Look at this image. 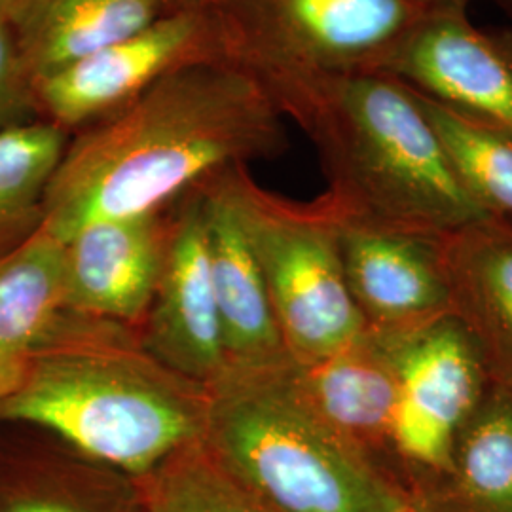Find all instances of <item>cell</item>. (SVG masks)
<instances>
[{
  "instance_id": "6da1fadb",
  "label": "cell",
  "mask_w": 512,
  "mask_h": 512,
  "mask_svg": "<svg viewBox=\"0 0 512 512\" xmlns=\"http://www.w3.org/2000/svg\"><path fill=\"white\" fill-rule=\"evenodd\" d=\"M283 118L264 84L226 57L165 74L71 135L46 190L44 228L65 241L93 220L165 211L226 167L281 156Z\"/></svg>"
},
{
  "instance_id": "7a4b0ae2",
  "label": "cell",
  "mask_w": 512,
  "mask_h": 512,
  "mask_svg": "<svg viewBox=\"0 0 512 512\" xmlns=\"http://www.w3.org/2000/svg\"><path fill=\"white\" fill-rule=\"evenodd\" d=\"M270 95L310 137L344 219L444 238L492 217L459 183L420 95L395 74L313 78Z\"/></svg>"
},
{
  "instance_id": "3957f363",
  "label": "cell",
  "mask_w": 512,
  "mask_h": 512,
  "mask_svg": "<svg viewBox=\"0 0 512 512\" xmlns=\"http://www.w3.org/2000/svg\"><path fill=\"white\" fill-rule=\"evenodd\" d=\"M209 389L162 365L139 332L67 311L0 401V421L31 423L129 478L203 437Z\"/></svg>"
},
{
  "instance_id": "277c9868",
  "label": "cell",
  "mask_w": 512,
  "mask_h": 512,
  "mask_svg": "<svg viewBox=\"0 0 512 512\" xmlns=\"http://www.w3.org/2000/svg\"><path fill=\"white\" fill-rule=\"evenodd\" d=\"M274 366H228L209 385L203 439L285 512H416L403 482L323 420Z\"/></svg>"
},
{
  "instance_id": "5b68a950",
  "label": "cell",
  "mask_w": 512,
  "mask_h": 512,
  "mask_svg": "<svg viewBox=\"0 0 512 512\" xmlns=\"http://www.w3.org/2000/svg\"><path fill=\"white\" fill-rule=\"evenodd\" d=\"M205 183L238 220L294 363L327 359L365 334L346 283L340 217L327 194L313 202L281 198L256 183L247 165L226 167Z\"/></svg>"
},
{
  "instance_id": "8992f818",
  "label": "cell",
  "mask_w": 512,
  "mask_h": 512,
  "mask_svg": "<svg viewBox=\"0 0 512 512\" xmlns=\"http://www.w3.org/2000/svg\"><path fill=\"white\" fill-rule=\"evenodd\" d=\"M433 8L418 0H228L215 14L226 59L279 86L387 73Z\"/></svg>"
},
{
  "instance_id": "52a82bcc",
  "label": "cell",
  "mask_w": 512,
  "mask_h": 512,
  "mask_svg": "<svg viewBox=\"0 0 512 512\" xmlns=\"http://www.w3.org/2000/svg\"><path fill=\"white\" fill-rule=\"evenodd\" d=\"M397 382L393 452L412 497L446 471L459 431L490 378L467 330L446 315L397 332Z\"/></svg>"
},
{
  "instance_id": "ba28073f",
  "label": "cell",
  "mask_w": 512,
  "mask_h": 512,
  "mask_svg": "<svg viewBox=\"0 0 512 512\" xmlns=\"http://www.w3.org/2000/svg\"><path fill=\"white\" fill-rule=\"evenodd\" d=\"M226 57L215 12L171 10L141 31L33 80L40 120L76 133L128 107L165 74Z\"/></svg>"
},
{
  "instance_id": "9c48e42d",
  "label": "cell",
  "mask_w": 512,
  "mask_h": 512,
  "mask_svg": "<svg viewBox=\"0 0 512 512\" xmlns=\"http://www.w3.org/2000/svg\"><path fill=\"white\" fill-rule=\"evenodd\" d=\"M387 73L512 137V27L476 25L467 6L433 8Z\"/></svg>"
},
{
  "instance_id": "30bf717a",
  "label": "cell",
  "mask_w": 512,
  "mask_h": 512,
  "mask_svg": "<svg viewBox=\"0 0 512 512\" xmlns=\"http://www.w3.org/2000/svg\"><path fill=\"white\" fill-rule=\"evenodd\" d=\"M169 213L164 266L139 338L162 365L209 387L226 372L228 361L200 190L186 192L169 207Z\"/></svg>"
},
{
  "instance_id": "8fae6325",
  "label": "cell",
  "mask_w": 512,
  "mask_h": 512,
  "mask_svg": "<svg viewBox=\"0 0 512 512\" xmlns=\"http://www.w3.org/2000/svg\"><path fill=\"white\" fill-rule=\"evenodd\" d=\"M169 228V209L78 228L63 241L65 310L139 332L164 266Z\"/></svg>"
},
{
  "instance_id": "7c38bea8",
  "label": "cell",
  "mask_w": 512,
  "mask_h": 512,
  "mask_svg": "<svg viewBox=\"0 0 512 512\" xmlns=\"http://www.w3.org/2000/svg\"><path fill=\"white\" fill-rule=\"evenodd\" d=\"M338 217L346 283L368 329L408 332L452 315L442 238Z\"/></svg>"
},
{
  "instance_id": "4fadbf2b",
  "label": "cell",
  "mask_w": 512,
  "mask_h": 512,
  "mask_svg": "<svg viewBox=\"0 0 512 512\" xmlns=\"http://www.w3.org/2000/svg\"><path fill=\"white\" fill-rule=\"evenodd\" d=\"M291 376L311 408L399 478L393 431L397 412V332L366 329L348 348ZM401 480V478H399Z\"/></svg>"
},
{
  "instance_id": "5bb4252c",
  "label": "cell",
  "mask_w": 512,
  "mask_h": 512,
  "mask_svg": "<svg viewBox=\"0 0 512 512\" xmlns=\"http://www.w3.org/2000/svg\"><path fill=\"white\" fill-rule=\"evenodd\" d=\"M452 315L490 382L512 389V222L476 220L440 239Z\"/></svg>"
},
{
  "instance_id": "9a60e30c",
  "label": "cell",
  "mask_w": 512,
  "mask_h": 512,
  "mask_svg": "<svg viewBox=\"0 0 512 512\" xmlns=\"http://www.w3.org/2000/svg\"><path fill=\"white\" fill-rule=\"evenodd\" d=\"M196 188L202 194L209 264L228 366L260 368L289 361L264 279L238 220L209 184L203 181Z\"/></svg>"
},
{
  "instance_id": "2e32d148",
  "label": "cell",
  "mask_w": 512,
  "mask_h": 512,
  "mask_svg": "<svg viewBox=\"0 0 512 512\" xmlns=\"http://www.w3.org/2000/svg\"><path fill=\"white\" fill-rule=\"evenodd\" d=\"M169 12L165 0H16L8 25L31 76L57 73Z\"/></svg>"
},
{
  "instance_id": "e0dca14e",
  "label": "cell",
  "mask_w": 512,
  "mask_h": 512,
  "mask_svg": "<svg viewBox=\"0 0 512 512\" xmlns=\"http://www.w3.org/2000/svg\"><path fill=\"white\" fill-rule=\"evenodd\" d=\"M410 501L416 512H512V389L490 382L446 471Z\"/></svg>"
},
{
  "instance_id": "ac0fdd59",
  "label": "cell",
  "mask_w": 512,
  "mask_h": 512,
  "mask_svg": "<svg viewBox=\"0 0 512 512\" xmlns=\"http://www.w3.org/2000/svg\"><path fill=\"white\" fill-rule=\"evenodd\" d=\"M65 315V247L42 226L0 260V355L37 353Z\"/></svg>"
},
{
  "instance_id": "d6986e66",
  "label": "cell",
  "mask_w": 512,
  "mask_h": 512,
  "mask_svg": "<svg viewBox=\"0 0 512 512\" xmlns=\"http://www.w3.org/2000/svg\"><path fill=\"white\" fill-rule=\"evenodd\" d=\"M0 512H143V507L133 478L71 452L2 469Z\"/></svg>"
},
{
  "instance_id": "ffe728a7",
  "label": "cell",
  "mask_w": 512,
  "mask_h": 512,
  "mask_svg": "<svg viewBox=\"0 0 512 512\" xmlns=\"http://www.w3.org/2000/svg\"><path fill=\"white\" fill-rule=\"evenodd\" d=\"M133 482L143 512H285L226 465L203 437Z\"/></svg>"
},
{
  "instance_id": "44dd1931",
  "label": "cell",
  "mask_w": 512,
  "mask_h": 512,
  "mask_svg": "<svg viewBox=\"0 0 512 512\" xmlns=\"http://www.w3.org/2000/svg\"><path fill=\"white\" fill-rule=\"evenodd\" d=\"M71 133L46 120L0 131V260L44 226V198Z\"/></svg>"
},
{
  "instance_id": "7402d4cb",
  "label": "cell",
  "mask_w": 512,
  "mask_h": 512,
  "mask_svg": "<svg viewBox=\"0 0 512 512\" xmlns=\"http://www.w3.org/2000/svg\"><path fill=\"white\" fill-rule=\"evenodd\" d=\"M418 95L459 183L488 215L512 222V137Z\"/></svg>"
},
{
  "instance_id": "603a6c76",
  "label": "cell",
  "mask_w": 512,
  "mask_h": 512,
  "mask_svg": "<svg viewBox=\"0 0 512 512\" xmlns=\"http://www.w3.org/2000/svg\"><path fill=\"white\" fill-rule=\"evenodd\" d=\"M38 120L33 80L19 57L6 18H0V131Z\"/></svg>"
},
{
  "instance_id": "cb8c5ba5",
  "label": "cell",
  "mask_w": 512,
  "mask_h": 512,
  "mask_svg": "<svg viewBox=\"0 0 512 512\" xmlns=\"http://www.w3.org/2000/svg\"><path fill=\"white\" fill-rule=\"evenodd\" d=\"M29 357L0 355V401L18 389L23 380Z\"/></svg>"
},
{
  "instance_id": "d4e9b609",
  "label": "cell",
  "mask_w": 512,
  "mask_h": 512,
  "mask_svg": "<svg viewBox=\"0 0 512 512\" xmlns=\"http://www.w3.org/2000/svg\"><path fill=\"white\" fill-rule=\"evenodd\" d=\"M228 0H165L171 10H198V12H217Z\"/></svg>"
},
{
  "instance_id": "484cf974",
  "label": "cell",
  "mask_w": 512,
  "mask_h": 512,
  "mask_svg": "<svg viewBox=\"0 0 512 512\" xmlns=\"http://www.w3.org/2000/svg\"><path fill=\"white\" fill-rule=\"evenodd\" d=\"M421 4L429 6V8H440V6H467L473 2V0H418ZM497 4H501L503 8H509L512 10V0H494Z\"/></svg>"
},
{
  "instance_id": "4316f807",
  "label": "cell",
  "mask_w": 512,
  "mask_h": 512,
  "mask_svg": "<svg viewBox=\"0 0 512 512\" xmlns=\"http://www.w3.org/2000/svg\"><path fill=\"white\" fill-rule=\"evenodd\" d=\"M16 0H0V18H8V12L12 10Z\"/></svg>"
}]
</instances>
